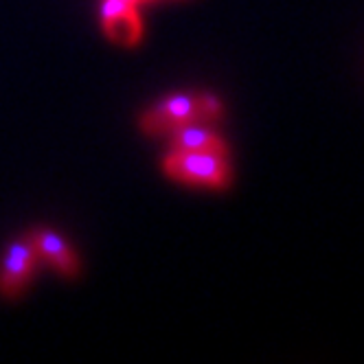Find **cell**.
I'll return each mask as SVG.
<instances>
[{"label": "cell", "instance_id": "cell-8", "mask_svg": "<svg viewBox=\"0 0 364 364\" xmlns=\"http://www.w3.org/2000/svg\"><path fill=\"white\" fill-rule=\"evenodd\" d=\"M123 3H127V5H136V3H141V0H123Z\"/></svg>", "mask_w": 364, "mask_h": 364}, {"label": "cell", "instance_id": "cell-3", "mask_svg": "<svg viewBox=\"0 0 364 364\" xmlns=\"http://www.w3.org/2000/svg\"><path fill=\"white\" fill-rule=\"evenodd\" d=\"M198 121V101L191 95H171L159 101L151 110L141 117L143 132L151 136H161L173 132L176 127Z\"/></svg>", "mask_w": 364, "mask_h": 364}, {"label": "cell", "instance_id": "cell-7", "mask_svg": "<svg viewBox=\"0 0 364 364\" xmlns=\"http://www.w3.org/2000/svg\"><path fill=\"white\" fill-rule=\"evenodd\" d=\"M198 121H213L222 114V106L220 101L213 95H198Z\"/></svg>", "mask_w": 364, "mask_h": 364}, {"label": "cell", "instance_id": "cell-1", "mask_svg": "<svg viewBox=\"0 0 364 364\" xmlns=\"http://www.w3.org/2000/svg\"><path fill=\"white\" fill-rule=\"evenodd\" d=\"M165 173L189 185L226 187L230 169L226 151H173L163 161Z\"/></svg>", "mask_w": 364, "mask_h": 364}, {"label": "cell", "instance_id": "cell-6", "mask_svg": "<svg viewBox=\"0 0 364 364\" xmlns=\"http://www.w3.org/2000/svg\"><path fill=\"white\" fill-rule=\"evenodd\" d=\"M169 134L173 151H226L222 139L202 125L185 123Z\"/></svg>", "mask_w": 364, "mask_h": 364}, {"label": "cell", "instance_id": "cell-2", "mask_svg": "<svg viewBox=\"0 0 364 364\" xmlns=\"http://www.w3.org/2000/svg\"><path fill=\"white\" fill-rule=\"evenodd\" d=\"M38 264V252L31 237H20L9 244L3 264H0V294L14 299L18 296L33 274Z\"/></svg>", "mask_w": 364, "mask_h": 364}, {"label": "cell", "instance_id": "cell-5", "mask_svg": "<svg viewBox=\"0 0 364 364\" xmlns=\"http://www.w3.org/2000/svg\"><path fill=\"white\" fill-rule=\"evenodd\" d=\"M29 237L36 246L38 259H44L48 266H53L58 272L66 277H75L80 272V259L75 257L73 248L66 244L64 237L55 235L53 230H46V228L31 230Z\"/></svg>", "mask_w": 364, "mask_h": 364}, {"label": "cell", "instance_id": "cell-4", "mask_svg": "<svg viewBox=\"0 0 364 364\" xmlns=\"http://www.w3.org/2000/svg\"><path fill=\"white\" fill-rule=\"evenodd\" d=\"M101 22L106 36L119 46H134L143 36V22L134 9L123 0H103Z\"/></svg>", "mask_w": 364, "mask_h": 364}]
</instances>
